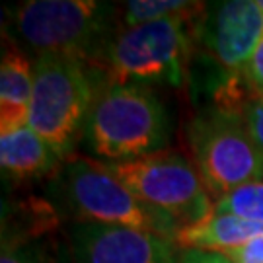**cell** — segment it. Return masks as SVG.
I'll list each match as a JSON object with an SVG mask.
<instances>
[{"instance_id":"6da1fadb","label":"cell","mask_w":263,"mask_h":263,"mask_svg":"<svg viewBox=\"0 0 263 263\" xmlns=\"http://www.w3.org/2000/svg\"><path fill=\"white\" fill-rule=\"evenodd\" d=\"M117 8L94 0H28L6 10L4 37L24 53L65 55L100 66Z\"/></svg>"},{"instance_id":"7a4b0ae2","label":"cell","mask_w":263,"mask_h":263,"mask_svg":"<svg viewBox=\"0 0 263 263\" xmlns=\"http://www.w3.org/2000/svg\"><path fill=\"white\" fill-rule=\"evenodd\" d=\"M170 117L151 86L107 80L86 119L82 144L92 158L113 164L166 151Z\"/></svg>"},{"instance_id":"3957f363","label":"cell","mask_w":263,"mask_h":263,"mask_svg":"<svg viewBox=\"0 0 263 263\" xmlns=\"http://www.w3.org/2000/svg\"><path fill=\"white\" fill-rule=\"evenodd\" d=\"M100 68L65 55L33 61V92L28 127L68 160L82 142L86 119L102 86Z\"/></svg>"},{"instance_id":"277c9868","label":"cell","mask_w":263,"mask_h":263,"mask_svg":"<svg viewBox=\"0 0 263 263\" xmlns=\"http://www.w3.org/2000/svg\"><path fill=\"white\" fill-rule=\"evenodd\" d=\"M263 39V10L257 0L207 4L193 24L191 88L211 100L236 82Z\"/></svg>"},{"instance_id":"5b68a950","label":"cell","mask_w":263,"mask_h":263,"mask_svg":"<svg viewBox=\"0 0 263 263\" xmlns=\"http://www.w3.org/2000/svg\"><path fill=\"white\" fill-rule=\"evenodd\" d=\"M53 195L63 201L74 222L127 226L176 242L178 222L141 201L100 160L88 156L65 160L53 181Z\"/></svg>"},{"instance_id":"8992f818","label":"cell","mask_w":263,"mask_h":263,"mask_svg":"<svg viewBox=\"0 0 263 263\" xmlns=\"http://www.w3.org/2000/svg\"><path fill=\"white\" fill-rule=\"evenodd\" d=\"M195 18H168L115 29L100 63L107 80L181 88L189 78Z\"/></svg>"},{"instance_id":"52a82bcc","label":"cell","mask_w":263,"mask_h":263,"mask_svg":"<svg viewBox=\"0 0 263 263\" xmlns=\"http://www.w3.org/2000/svg\"><path fill=\"white\" fill-rule=\"evenodd\" d=\"M187 141L213 201L263 179V154L238 109L207 105L189 121Z\"/></svg>"},{"instance_id":"ba28073f","label":"cell","mask_w":263,"mask_h":263,"mask_svg":"<svg viewBox=\"0 0 263 263\" xmlns=\"http://www.w3.org/2000/svg\"><path fill=\"white\" fill-rule=\"evenodd\" d=\"M105 166L141 201L172 216L179 228L195 224L213 213L215 201L203 185L197 168L181 152L166 148Z\"/></svg>"},{"instance_id":"9c48e42d","label":"cell","mask_w":263,"mask_h":263,"mask_svg":"<svg viewBox=\"0 0 263 263\" xmlns=\"http://www.w3.org/2000/svg\"><path fill=\"white\" fill-rule=\"evenodd\" d=\"M72 263H178V244L170 238L96 222L70 226Z\"/></svg>"},{"instance_id":"30bf717a","label":"cell","mask_w":263,"mask_h":263,"mask_svg":"<svg viewBox=\"0 0 263 263\" xmlns=\"http://www.w3.org/2000/svg\"><path fill=\"white\" fill-rule=\"evenodd\" d=\"M33 92V63L6 41L0 63V135L28 125Z\"/></svg>"},{"instance_id":"8fae6325","label":"cell","mask_w":263,"mask_h":263,"mask_svg":"<svg viewBox=\"0 0 263 263\" xmlns=\"http://www.w3.org/2000/svg\"><path fill=\"white\" fill-rule=\"evenodd\" d=\"M63 162L65 160L28 125L0 135V166L8 178H43L61 168Z\"/></svg>"},{"instance_id":"7c38bea8","label":"cell","mask_w":263,"mask_h":263,"mask_svg":"<svg viewBox=\"0 0 263 263\" xmlns=\"http://www.w3.org/2000/svg\"><path fill=\"white\" fill-rule=\"evenodd\" d=\"M263 236V224L234 215L211 213L207 218L178 230L176 244L179 250H205L226 254L246 242Z\"/></svg>"},{"instance_id":"4fadbf2b","label":"cell","mask_w":263,"mask_h":263,"mask_svg":"<svg viewBox=\"0 0 263 263\" xmlns=\"http://www.w3.org/2000/svg\"><path fill=\"white\" fill-rule=\"evenodd\" d=\"M205 2L187 0H133L123 4L119 12V28H131L168 18H195L205 10Z\"/></svg>"},{"instance_id":"5bb4252c","label":"cell","mask_w":263,"mask_h":263,"mask_svg":"<svg viewBox=\"0 0 263 263\" xmlns=\"http://www.w3.org/2000/svg\"><path fill=\"white\" fill-rule=\"evenodd\" d=\"M213 213L234 215L263 224V179L250 181L215 201Z\"/></svg>"},{"instance_id":"9a60e30c","label":"cell","mask_w":263,"mask_h":263,"mask_svg":"<svg viewBox=\"0 0 263 263\" xmlns=\"http://www.w3.org/2000/svg\"><path fill=\"white\" fill-rule=\"evenodd\" d=\"M0 263H53L45 246L33 242L28 234L2 230Z\"/></svg>"},{"instance_id":"2e32d148","label":"cell","mask_w":263,"mask_h":263,"mask_svg":"<svg viewBox=\"0 0 263 263\" xmlns=\"http://www.w3.org/2000/svg\"><path fill=\"white\" fill-rule=\"evenodd\" d=\"M238 111L242 113L246 125H248V131L263 154V96L248 98L244 104L238 107Z\"/></svg>"},{"instance_id":"e0dca14e","label":"cell","mask_w":263,"mask_h":263,"mask_svg":"<svg viewBox=\"0 0 263 263\" xmlns=\"http://www.w3.org/2000/svg\"><path fill=\"white\" fill-rule=\"evenodd\" d=\"M242 84H244L248 98L263 96V39L255 47L252 59L248 61L244 72H242Z\"/></svg>"},{"instance_id":"ac0fdd59","label":"cell","mask_w":263,"mask_h":263,"mask_svg":"<svg viewBox=\"0 0 263 263\" xmlns=\"http://www.w3.org/2000/svg\"><path fill=\"white\" fill-rule=\"evenodd\" d=\"M224 255L232 263H263V236H257L244 246L226 252Z\"/></svg>"},{"instance_id":"d6986e66","label":"cell","mask_w":263,"mask_h":263,"mask_svg":"<svg viewBox=\"0 0 263 263\" xmlns=\"http://www.w3.org/2000/svg\"><path fill=\"white\" fill-rule=\"evenodd\" d=\"M178 263H232L224 254L205 250H181Z\"/></svg>"},{"instance_id":"ffe728a7","label":"cell","mask_w":263,"mask_h":263,"mask_svg":"<svg viewBox=\"0 0 263 263\" xmlns=\"http://www.w3.org/2000/svg\"><path fill=\"white\" fill-rule=\"evenodd\" d=\"M259 6H261V10H263V0H259Z\"/></svg>"}]
</instances>
